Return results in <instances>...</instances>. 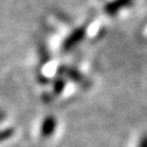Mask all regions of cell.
I'll list each match as a JSON object with an SVG mask.
<instances>
[{
	"label": "cell",
	"mask_w": 147,
	"mask_h": 147,
	"mask_svg": "<svg viewBox=\"0 0 147 147\" xmlns=\"http://www.w3.org/2000/svg\"><path fill=\"white\" fill-rule=\"evenodd\" d=\"M86 31L84 27H79V28L74 30L70 34L67 36V38L64 40L63 43V49L64 50H71L75 45H77L80 42H82V39L85 38Z\"/></svg>",
	"instance_id": "1"
},
{
	"label": "cell",
	"mask_w": 147,
	"mask_h": 147,
	"mask_svg": "<svg viewBox=\"0 0 147 147\" xmlns=\"http://www.w3.org/2000/svg\"><path fill=\"white\" fill-rule=\"evenodd\" d=\"M132 4V0H112L104 6V12L108 13L110 16L117 15L119 11H121L123 9L129 7Z\"/></svg>",
	"instance_id": "2"
},
{
	"label": "cell",
	"mask_w": 147,
	"mask_h": 147,
	"mask_svg": "<svg viewBox=\"0 0 147 147\" xmlns=\"http://www.w3.org/2000/svg\"><path fill=\"white\" fill-rule=\"evenodd\" d=\"M55 129H57V119L53 115H48L43 120L42 126H40V136L43 139H48L54 134Z\"/></svg>",
	"instance_id": "3"
},
{
	"label": "cell",
	"mask_w": 147,
	"mask_h": 147,
	"mask_svg": "<svg viewBox=\"0 0 147 147\" xmlns=\"http://www.w3.org/2000/svg\"><path fill=\"white\" fill-rule=\"evenodd\" d=\"M13 132H15V130H13V127H9V129H4V130H0V142H4L9 140L10 137L13 135Z\"/></svg>",
	"instance_id": "4"
},
{
	"label": "cell",
	"mask_w": 147,
	"mask_h": 147,
	"mask_svg": "<svg viewBox=\"0 0 147 147\" xmlns=\"http://www.w3.org/2000/svg\"><path fill=\"white\" fill-rule=\"evenodd\" d=\"M64 87H65V81L63 80V77H59V79H57L54 82V93L60 94L64 91Z\"/></svg>",
	"instance_id": "5"
},
{
	"label": "cell",
	"mask_w": 147,
	"mask_h": 147,
	"mask_svg": "<svg viewBox=\"0 0 147 147\" xmlns=\"http://www.w3.org/2000/svg\"><path fill=\"white\" fill-rule=\"evenodd\" d=\"M137 147H147V135L141 137V140L139 142V146Z\"/></svg>",
	"instance_id": "6"
},
{
	"label": "cell",
	"mask_w": 147,
	"mask_h": 147,
	"mask_svg": "<svg viewBox=\"0 0 147 147\" xmlns=\"http://www.w3.org/2000/svg\"><path fill=\"white\" fill-rule=\"evenodd\" d=\"M4 118H5V113L0 110V121H3V120H4Z\"/></svg>",
	"instance_id": "7"
}]
</instances>
